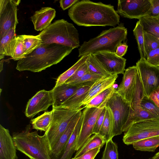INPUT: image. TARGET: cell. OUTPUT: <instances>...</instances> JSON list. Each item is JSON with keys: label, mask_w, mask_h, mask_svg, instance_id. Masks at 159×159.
Instances as JSON below:
<instances>
[{"label": "cell", "mask_w": 159, "mask_h": 159, "mask_svg": "<svg viewBox=\"0 0 159 159\" xmlns=\"http://www.w3.org/2000/svg\"><path fill=\"white\" fill-rule=\"evenodd\" d=\"M106 108L104 119L98 134L104 139L106 143L110 139H112L111 135L113 126V119L110 110L107 107Z\"/></svg>", "instance_id": "32"}, {"label": "cell", "mask_w": 159, "mask_h": 159, "mask_svg": "<svg viewBox=\"0 0 159 159\" xmlns=\"http://www.w3.org/2000/svg\"><path fill=\"white\" fill-rule=\"evenodd\" d=\"M148 97L159 108V86L154 89Z\"/></svg>", "instance_id": "46"}, {"label": "cell", "mask_w": 159, "mask_h": 159, "mask_svg": "<svg viewBox=\"0 0 159 159\" xmlns=\"http://www.w3.org/2000/svg\"><path fill=\"white\" fill-rule=\"evenodd\" d=\"M88 72V66L86 62L80 67L64 83L68 85L80 79Z\"/></svg>", "instance_id": "41"}, {"label": "cell", "mask_w": 159, "mask_h": 159, "mask_svg": "<svg viewBox=\"0 0 159 159\" xmlns=\"http://www.w3.org/2000/svg\"><path fill=\"white\" fill-rule=\"evenodd\" d=\"M137 71L136 65L125 69L120 84L115 89L116 93L130 104L133 96Z\"/></svg>", "instance_id": "15"}, {"label": "cell", "mask_w": 159, "mask_h": 159, "mask_svg": "<svg viewBox=\"0 0 159 159\" xmlns=\"http://www.w3.org/2000/svg\"><path fill=\"white\" fill-rule=\"evenodd\" d=\"M146 59L151 64L159 67V48L150 51L146 55Z\"/></svg>", "instance_id": "42"}, {"label": "cell", "mask_w": 159, "mask_h": 159, "mask_svg": "<svg viewBox=\"0 0 159 159\" xmlns=\"http://www.w3.org/2000/svg\"><path fill=\"white\" fill-rule=\"evenodd\" d=\"M20 0H0V38L18 23L17 6Z\"/></svg>", "instance_id": "11"}, {"label": "cell", "mask_w": 159, "mask_h": 159, "mask_svg": "<svg viewBox=\"0 0 159 159\" xmlns=\"http://www.w3.org/2000/svg\"><path fill=\"white\" fill-rule=\"evenodd\" d=\"M101 159H118V146L112 139L106 142Z\"/></svg>", "instance_id": "37"}, {"label": "cell", "mask_w": 159, "mask_h": 159, "mask_svg": "<svg viewBox=\"0 0 159 159\" xmlns=\"http://www.w3.org/2000/svg\"><path fill=\"white\" fill-rule=\"evenodd\" d=\"M68 15L77 25L86 27L119 25L120 16L114 7L101 2L79 1L69 10Z\"/></svg>", "instance_id": "1"}, {"label": "cell", "mask_w": 159, "mask_h": 159, "mask_svg": "<svg viewBox=\"0 0 159 159\" xmlns=\"http://www.w3.org/2000/svg\"><path fill=\"white\" fill-rule=\"evenodd\" d=\"M53 105L52 90H40L29 100L26 105L25 114L27 117H33L39 112L46 111Z\"/></svg>", "instance_id": "13"}, {"label": "cell", "mask_w": 159, "mask_h": 159, "mask_svg": "<svg viewBox=\"0 0 159 159\" xmlns=\"http://www.w3.org/2000/svg\"><path fill=\"white\" fill-rule=\"evenodd\" d=\"M95 82L78 85L79 87L73 94L60 106L72 110L78 109L82 107L83 101Z\"/></svg>", "instance_id": "20"}, {"label": "cell", "mask_w": 159, "mask_h": 159, "mask_svg": "<svg viewBox=\"0 0 159 159\" xmlns=\"http://www.w3.org/2000/svg\"><path fill=\"white\" fill-rule=\"evenodd\" d=\"M102 77H103L99 75L91 73L88 72L80 79L68 85L71 86H76L94 82Z\"/></svg>", "instance_id": "40"}, {"label": "cell", "mask_w": 159, "mask_h": 159, "mask_svg": "<svg viewBox=\"0 0 159 159\" xmlns=\"http://www.w3.org/2000/svg\"><path fill=\"white\" fill-rule=\"evenodd\" d=\"M133 32L137 43L140 58L146 59V55L144 46V31L139 20L136 23Z\"/></svg>", "instance_id": "36"}, {"label": "cell", "mask_w": 159, "mask_h": 159, "mask_svg": "<svg viewBox=\"0 0 159 159\" xmlns=\"http://www.w3.org/2000/svg\"><path fill=\"white\" fill-rule=\"evenodd\" d=\"M78 87V86H71L65 83L55 86L51 90L53 99L52 107L61 106L73 94Z\"/></svg>", "instance_id": "21"}, {"label": "cell", "mask_w": 159, "mask_h": 159, "mask_svg": "<svg viewBox=\"0 0 159 159\" xmlns=\"http://www.w3.org/2000/svg\"><path fill=\"white\" fill-rule=\"evenodd\" d=\"M149 159H159V152L156 153L152 157L150 158Z\"/></svg>", "instance_id": "49"}, {"label": "cell", "mask_w": 159, "mask_h": 159, "mask_svg": "<svg viewBox=\"0 0 159 159\" xmlns=\"http://www.w3.org/2000/svg\"><path fill=\"white\" fill-rule=\"evenodd\" d=\"M21 35L25 56L31 53L42 44V40L39 35L36 36L28 35Z\"/></svg>", "instance_id": "34"}, {"label": "cell", "mask_w": 159, "mask_h": 159, "mask_svg": "<svg viewBox=\"0 0 159 159\" xmlns=\"http://www.w3.org/2000/svg\"><path fill=\"white\" fill-rule=\"evenodd\" d=\"M81 110L78 112L74 116L65 132L51 149L50 152L51 159H60L61 157L66 144L81 116Z\"/></svg>", "instance_id": "16"}, {"label": "cell", "mask_w": 159, "mask_h": 159, "mask_svg": "<svg viewBox=\"0 0 159 159\" xmlns=\"http://www.w3.org/2000/svg\"><path fill=\"white\" fill-rule=\"evenodd\" d=\"M144 94H145L144 89L138 69L136 76L135 89L133 97L130 104V108L129 116L141 108L140 102Z\"/></svg>", "instance_id": "23"}, {"label": "cell", "mask_w": 159, "mask_h": 159, "mask_svg": "<svg viewBox=\"0 0 159 159\" xmlns=\"http://www.w3.org/2000/svg\"><path fill=\"white\" fill-rule=\"evenodd\" d=\"M16 148L8 129L0 125V159H18Z\"/></svg>", "instance_id": "17"}, {"label": "cell", "mask_w": 159, "mask_h": 159, "mask_svg": "<svg viewBox=\"0 0 159 159\" xmlns=\"http://www.w3.org/2000/svg\"><path fill=\"white\" fill-rule=\"evenodd\" d=\"M139 20L144 31L159 38V16H146Z\"/></svg>", "instance_id": "26"}, {"label": "cell", "mask_w": 159, "mask_h": 159, "mask_svg": "<svg viewBox=\"0 0 159 159\" xmlns=\"http://www.w3.org/2000/svg\"><path fill=\"white\" fill-rule=\"evenodd\" d=\"M105 107L110 110L112 115L113 126L111 137L112 138L122 133L129 116L130 104L124 99L115 90L108 100Z\"/></svg>", "instance_id": "7"}, {"label": "cell", "mask_w": 159, "mask_h": 159, "mask_svg": "<svg viewBox=\"0 0 159 159\" xmlns=\"http://www.w3.org/2000/svg\"><path fill=\"white\" fill-rule=\"evenodd\" d=\"M2 62L1 61H0V72L2 71V70L3 69V63L4 62V60H2Z\"/></svg>", "instance_id": "50"}, {"label": "cell", "mask_w": 159, "mask_h": 159, "mask_svg": "<svg viewBox=\"0 0 159 159\" xmlns=\"http://www.w3.org/2000/svg\"><path fill=\"white\" fill-rule=\"evenodd\" d=\"M14 61H19L25 57L24 47L21 35L15 36L11 41L10 56Z\"/></svg>", "instance_id": "30"}, {"label": "cell", "mask_w": 159, "mask_h": 159, "mask_svg": "<svg viewBox=\"0 0 159 159\" xmlns=\"http://www.w3.org/2000/svg\"><path fill=\"white\" fill-rule=\"evenodd\" d=\"M151 7L150 0H119L116 11L124 17L139 19L149 15Z\"/></svg>", "instance_id": "9"}, {"label": "cell", "mask_w": 159, "mask_h": 159, "mask_svg": "<svg viewBox=\"0 0 159 159\" xmlns=\"http://www.w3.org/2000/svg\"><path fill=\"white\" fill-rule=\"evenodd\" d=\"M53 117V110L45 112L43 114L31 120L33 129L46 132L49 128Z\"/></svg>", "instance_id": "28"}, {"label": "cell", "mask_w": 159, "mask_h": 159, "mask_svg": "<svg viewBox=\"0 0 159 159\" xmlns=\"http://www.w3.org/2000/svg\"><path fill=\"white\" fill-rule=\"evenodd\" d=\"M86 62L88 66V72L89 73L98 75L102 77L112 75L106 71L93 53H90L88 55Z\"/></svg>", "instance_id": "33"}, {"label": "cell", "mask_w": 159, "mask_h": 159, "mask_svg": "<svg viewBox=\"0 0 159 159\" xmlns=\"http://www.w3.org/2000/svg\"><path fill=\"white\" fill-rule=\"evenodd\" d=\"M118 77V75H112L103 77L97 80L90 88L82 102V106H84L96 95L113 86Z\"/></svg>", "instance_id": "19"}, {"label": "cell", "mask_w": 159, "mask_h": 159, "mask_svg": "<svg viewBox=\"0 0 159 159\" xmlns=\"http://www.w3.org/2000/svg\"><path fill=\"white\" fill-rule=\"evenodd\" d=\"M30 130L31 125L29 124L21 131L13 133L12 137L16 149L30 159H51L45 134L40 136L37 131Z\"/></svg>", "instance_id": "3"}, {"label": "cell", "mask_w": 159, "mask_h": 159, "mask_svg": "<svg viewBox=\"0 0 159 159\" xmlns=\"http://www.w3.org/2000/svg\"><path fill=\"white\" fill-rule=\"evenodd\" d=\"M56 14L55 10L49 7H42L35 11L30 17L34 29L37 31L43 30L51 24Z\"/></svg>", "instance_id": "18"}, {"label": "cell", "mask_w": 159, "mask_h": 159, "mask_svg": "<svg viewBox=\"0 0 159 159\" xmlns=\"http://www.w3.org/2000/svg\"><path fill=\"white\" fill-rule=\"evenodd\" d=\"M16 28L14 27L10 29L0 38V59L5 56H10L11 41L16 36Z\"/></svg>", "instance_id": "31"}, {"label": "cell", "mask_w": 159, "mask_h": 159, "mask_svg": "<svg viewBox=\"0 0 159 159\" xmlns=\"http://www.w3.org/2000/svg\"><path fill=\"white\" fill-rule=\"evenodd\" d=\"M104 69L111 75L124 74L126 60L115 52H100L93 54Z\"/></svg>", "instance_id": "14"}, {"label": "cell", "mask_w": 159, "mask_h": 159, "mask_svg": "<svg viewBox=\"0 0 159 159\" xmlns=\"http://www.w3.org/2000/svg\"><path fill=\"white\" fill-rule=\"evenodd\" d=\"M106 143L104 139L99 134H94L84 143L80 149L77 151L74 158H78L86 152L96 148L101 147Z\"/></svg>", "instance_id": "25"}, {"label": "cell", "mask_w": 159, "mask_h": 159, "mask_svg": "<svg viewBox=\"0 0 159 159\" xmlns=\"http://www.w3.org/2000/svg\"><path fill=\"white\" fill-rule=\"evenodd\" d=\"M116 89L113 86L105 89L90 100L83 107H95L102 109L105 107L108 100L114 93Z\"/></svg>", "instance_id": "24"}, {"label": "cell", "mask_w": 159, "mask_h": 159, "mask_svg": "<svg viewBox=\"0 0 159 159\" xmlns=\"http://www.w3.org/2000/svg\"><path fill=\"white\" fill-rule=\"evenodd\" d=\"M128 48L126 43H121L117 47L115 53L118 57H122L126 54Z\"/></svg>", "instance_id": "47"}, {"label": "cell", "mask_w": 159, "mask_h": 159, "mask_svg": "<svg viewBox=\"0 0 159 159\" xmlns=\"http://www.w3.org/2000/svg\"><path fill=\"white\" fill-rule=\"evenodd\" d=\"M106 109L104 107L99 115L93 129V134H99L104 119Z\"/></svg>", "instance_id": "43"}, {"label": "cell", "mask_w": 159, "mask_h": 159, "mask_svg": "<svg viewBox=\"0 0 159 159\" xmlns=\"http://www.w3.org/2000/svg\"><path fill=\"white\" fill-rule=\"evenodd\" d=\"M38 35L42 44L56 43L73 49L80 46L77 30L63 19L55 20Z\"/></svg>", "instance_id": "5"}, {"label": "cell", "mask_w": 159, "mask_h": 159, "mask_svg": "<svg viewBox=\"0 0 159 159\" xmlns=\"http://www.w3.org/2000/svg\"><path fill=\"white\" fill-rule=\"evenodd\" d=\"M127 34V29L122 24L103 30L97 37L83 43L78 49V57L102 52H115L117 47L126 39Z\"/></svg>", "instance_id": "4"}, {"label": "cell", "mask_w": 159, "mask_h": 159, "mask_svg": "<svg viewBox=\"0 0 159 159\" xmlns=\"http://www.w3.org/2000/svg\"><path fill=\"white\" fill-rule=\"evenodd\" d=\"M159 118L145 111L141 107L131 116H129L124 126L123 132H126L132 125L143 121Z\"/></svg>", "instance_id": "27"}, {"label": "cell", "mask_w": 159, "mask_h": 159, "mask_svg": "<svg viewBox=\"0 0 159 159\" xmlns=\"http://www.w3.org/2000/svg\"><path fill=\"white\" fill-rule=\"evenodd\" d=\"M144 46L146 55L151 50L159 48V38L144 31Z\"/></svg>", "instance_id": "38"}, {"label": "cell", "mask_w": 159, "mask_h": 159, "mask_svg": "<svg viewBox=\"0 0 159 159\" xmlns=\"http://www.w3.org/2000/svg\"><path fill=\"white\" fill-rule=\"evenodd\" d=\"M101 148L100 147L96 148L86 152L78 158H73V159H94Z\"/></svg>", "instance_id": "44"}, {"label": "cell", "mask_w": 159, "mask_h": 159, "mask_svg": "<svg viewBox=\"0 0 159 159\" xmlns=\"http://www.w3.org/2000/svg\"><path fill=\"white\" fill-rule=\"evenodd\" d=\"M79 1V0H61L59 1L60 7L63 10H65L72 6Z\"/></svg>", "instance_id": "48"}, {"label": "cell", "mask_w": 159, "mask_h": 159, "mask_svg": "<svg viewBox=\"0 0 159 159\" xmlns=\"http://www.w3.org/2000/svg\"><path fill=\"white\" fill-rule=\"evenodd\" d=\"M103 108L86 107L82 111L83 121L76 143V151L79 150L85 142L93 134L96 121Z\"/></svg>", "instance_id": "12"}, {"label": "cell", "mask_w": 159, "mask_h": 159, "mask_svg": "<svg viewBox=\"0 0 159 159\" xmlns=\"http://www.w3.org/2000/svg\"><path fill=\"white\" fill-rule=\"evenodd\" d=\"M132 145L133 148L137 150L154 152L159 147V136L142 139L134 142Z\"/></svg>", "instance_id": "29"}, {"label": "cell", "mask_w": 159, "mask_h": 159, "mask_svg": "<svg viewBox=\"0 0 159 159\" xmlns=\"http://www.w3.org/2000/svg\"><path fill=\"white\" fill-rule=\"evenodd\" d=\"M140 106L144 110L159 118V108L145 94L141 100Z\"/></svg>", "instance_id": "39"}, {"label": "cell", "mask_w": 159, "mask_h": 159, "mask_svg": "<svg viewBox=\"0 0 159 159\" xmlns=\"http://www.w3.org/2000/svg\"><path fill=\"white\" fill-rule=\"evenodd\" d=\"M73 49L56 43H42L24 58L18 61L16 69L20 71L41 72L60 62Z\"/></svg>", "instance_id": "2"}, {"label": "cell", "mask_w": 159, "mask_h": 159, "mask_svg": "<svg viewBox=\"0 0 159 159\" xmlns=\"http://www.w3.org/2000/svg\"><path fill=\"white\" fill-rule=\"evenodd\" d=\"M151 7L149 16H159V0H150Z\"/></svg>", "instance_id": "45"}, {"label": "cell", "mask_w": 159, "mask_h": 159, "mask_svg": "<svg viewBox=\"0 0 159 159\" xmlns=\"http://www.w3.org/2000/svg\"><path fill=\"white\" fill-rule=\"evenodd\" d=\"M82 121L83 116L82 114L81 116L66 144L64 153L60 159H70L76 151V143L81 129Z\"/></svg>", "instance_id": "22"}, {"label": "cell", "mask_w": 159, "mask_h": 159, "mask_svg": "<svg viewBox=\"0 0 159 159\" xmlns=\"http://www.w3.org/2000/svg\"><path fill=\"white\" fill-rule=\"evenodd\" d=\"M83 107L70 109L59 106L52 107L53 117L48 130L45 132L50 151L67 127L71 120Z\"/></svg>", "instance_id": "6"}, {"label": "cell", "mask_w": 159, "mask_h": 159, "mask_svg": "<svg viewBox=\"0 0 159 159\" xmlns=\"http://www.w3.org/2000/svg\"><path fill=\"white\" fill-rule=\"evenodd\" d=\"M88 56V55L81 57L73 66L60 75L57 79L55 86H57L64 84L80 67L86 62Z\"/></svg>", "instance_id": "35"}, {"label": "cell", "mask_w": 159, "mask_h": 159, "mask_svg": "<svg viewBox=\"0 0 159 159\" xmlns=\"http://www.w3.org/2000/svg\"><path fill=\"white\" fill-rule=\"evenodd\" d=\"M71 159H73V158H72Z\"/></svg>", "instance_id": "51"}, {"label": "cell", "mask_w": 159, "mask_h": 159, "mask_svg": "<svg viewBox=\"0 0 159 159\" xmlns=\"http://www.w3.org/2000/svg\"><path fill=\"white\" fill-rule=\"evenodd\" d=\"M145 94L148 96L159 86V67L149 63L146 59L140 58L136 63Z\"/></svg>", "instance_id": "10"}, {"label": "cell", "mask_w": 159, "mask_h": 159, "mask_svg": "<svg viewBox=\"0 0 159 159\" xmlns=\"http://www.w3.org/2000/svg\"><path fill=\"white\" fill-rule=\"evenodd\" d=\"M157 136H159V119H154L131 125L125 133L123 141L129 145L142 139Z\"/></svg>", "instance_id": "8"}]
</instances>
